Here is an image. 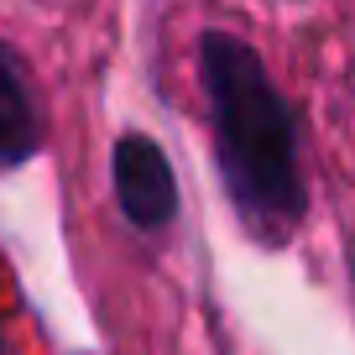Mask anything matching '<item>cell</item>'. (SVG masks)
<instances>
[{"label": "cell", "instance_id": "cell-2", "mask_svg": "<svg viewBox=\"0 0 355 355\" xmlns=\"http://www.w3.org/2000/svg\"><path fill=\"white\" fill-rule=\"evenodd\" d=\"M115 199L125 220L141 230H162L178 214V183L167 167L162 146L152 136H121L115 141Z\"/></svg>", "mask_w": 355, "mask_h": 355}, {"label": "cell", "instance_id": "cell-1", "mask_svg": "<svg viewBox=\"0 0 355 355\" xmlns=\"http://www.w3.org/2000/svg\"><path fill=\"white\" fill-rule=\"evenodd\" d=\"M199 73L214 115L225 189L261 241H282L303 220L298 125H293L288 100L266 78L256 47L230 32H204Z\"/></svg>", "mask_w": 355, "mask_h": 355}, {"label": "cell", "instance_id": "cell-3", "mask_svg": "<svg viewBox=\"0 0 355 355\" xmlns=\"http://www.w3.org/2000/svg\"><path fill=\"white\" fill-rule=\"evenodd\" d=\"M37 141H42V121H37L26 73L16 63V53L0 42V167L26 162L37 152Z\"/></svg>", "mask_w": 355, "mask_h": 355}]
</instances>
